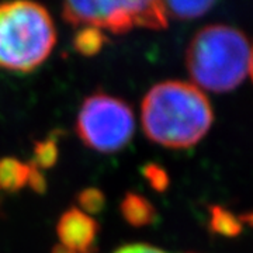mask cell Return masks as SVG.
I'll return each instance as SVG.
<instances>
[{"instance_id":"6da1fadb","label":"cell","mask_w":253,"mask_h":253,"mask_svg":"<svg viewBox=\"0 0 253 253\" xmlns=\"http://www.w3.org/2000/svg\"><path fill=\"white\" fill-rule=\"evenodd\" d=\"M212 118L206 93L187 82H161L145 94L141 104L145 135L172 149L190 148L201 141Z\"/></svg>"},{"instance_id":"7a4b0ae2","label":"cell","mask_w":253,"mask_h":253,"mask_svg":"<svg viewBox=\"0 0 253 253\" xmlns=\"http://www.w3.org/2000/svg\"><path fill=\"white\" fill-rule=\"evenodd\" d=\"M251 44L234 27L212 24L201 28L190 42L186 65L200 90L225 93L239 86L249 73Z\"/></svg>"},{"instance_id":"3957f363","label":"cell","mask_w":253,"mask_h":253,"mask_svg":"<svg viewBox=\"0 0 253 253\" xmlns=\"http://www.w3.org/2000/svg\"><path fill=\"white\" fill-rule=\"evenodd\" d=\"M56 31L48 10L33 1L0 4V68L31 72L52 52Z\"/></svg>"},{"instance_id":"277c9868","label":"cell","mask_w":253,"mask_h":253,"mask_svg":"<svg viewBox=\"0 0 253 253\" xmlns=\"http://www.w3.org/2000/svg\"><path fill=\"white\" fill-rule=\"evenodd\" d=\"M63 18L72 26L124 34L134 27L161 30L168 26L162 1H66Z\"/></svg>"},{"instance_id":"5b68a950","label":"cell","mask_w":253,"mask_h":253,"mask_svg":"<svg viewBox=\"0 0 253 253\" xmlns=\"http://www.w3.org/2000/svg\"><path fill=\"white\" fill-rule=\"evenodd\" d=\"M135 120L126 101L106 93H94L81 106L76 131L91 149L111 154L123 149L134 135Z\"/></svg>"},{"instance_id":"8992f818","label":"cell","mask_w":253,"mask_h":253,"mask_svg":"<svg viewBox=\"0 0 253 253\" xmlns=\"http://www.w3.org/2000/svg\"><path fill=\"white\" fill-rule=\"evenodd\" d=\"M97 229V222L91 215L79 208H71L59 218L56 234L61 241L59 245L71 252L93 253Z\"/></svg>"},{"instance_id":"52a82bcc","label":"cell","mask_w":253,"mask_h":253,"mask_svg":"<svg viewBox=\"0 0 253 253\" xmlns=\"http://www.w3.org/2000/svg\"><path fill=\"white\" fill-rule=\"evenodd\" d=\"M33 165L20 162L16 158H4L0 161V189L17 191L30 184Z\"/></svg>"},{"instance_id":"ba28073f","label":"cell","mask_w":253,"mask_h":253,"mask_svg":"<svg viewBox=\"0 0 253 253\" xmlns=\"http://www.w3.org/2000/svg\"><path fill=\"white\" fill-rule=\"evenodd\" d=\"M121 212L124 219L132 226L149 225L156 217V211L152 204L142 196L134 193H128L123 200Z\"/></svg>"},{"instance_id":"9c48e42d","label":"cell","mask_w":253,"mask_h":253,"mask_svg":"<svg viewBox=\"0 0 253 253\" xmlns=\"http://www.w3.org/2000/svg\"><path fill=\"white\" fill-rule=\"evenodd\" d=\"M106 41V34L99 28L82 27L73 38V46L83 56H94L101 51Z\"/></svg>"},{"instance_id":"30bf717a","label":"cell","mask_w":253,"mask_h":253,"mask_svg":"<svg viewBox=\"0 0 253 253\" xmlns=\"http://www.w3.org/2000/svg\"><path fill=\"white\" fill-rule=\"evenodd\" d=\"M163 10L166 17L189 20L206 14L208 10L214 6L212 1L201 0V1H162Z\"/></svg>"},{"instance_id":"8fae6325","label":"cell","mask_w":253,"mask_h":253,"mask_svg":"<svg viewBox=\"0 0 253 253\" xmlns=\"http://www.w3.org/2000/svg\"><path fill=\"white\" fill-rule=\"evenodd\" d=\"M210 225L214 232L225 236H235L241 232V222L235 215L225 211L221 207L211 208V221Z\"/></svg>"},{"instance_id":"7c38bea8","label":"cell","mask_w":253,"mask_h":253,"mask_svg":"<svg viewBox=\"0 0 253 253\" xmlns=\"http://www.w3.org/2000/svg\"><path fill=\"white\" fill-rule=\"evenodd\" d=\"M56 156H58L56 142L52 139H48V141L37 144L36 152H34V162L31 165L36 166L37 169L51 168L56 162Z\"/></svg>"},{"instance_id":"4fadbf2b","label":"cell","mask_w":253,"mask_h":253,"mask_svg":"<svg viewBox=\"0 0 253 253\" xmlns=\"http://www.w3.org/2000/svg\"><path fill=\"white\" fill-rule=\"evenodd\" d=\"M79 204L83 212L86 214H96L104 207V194L97 189H86L79 194Z\"/></svg>"},{"instance_id":"5bb4252c","label":"cell","mask_w":253,"mask_h":253,"mask_svg":"<svg viewBox=\"0 0 253 253\" xmlns=\"http://www.w3.org/2000/svg\"><path fill=\"white\" fill-rule=\"evenodd\" d=\"M145 174L148 176V179H149L151 184L154 186L155 189L163 190L168 186V176L162 169L155 168V166H149V168H146Z\"/></svg>"},{"instance_id":"9a60e30c","label":"cell","mask_w":253,"mask_h":253,"mask_svg":"<svg viewBox=\"0 0 253 253\" xmlns=\"http://www.w3.org/2000/svg\"><path fill=\"white\" fill-rule=\"evenodd\" d=\"M114 253H166V252L162 251V249H159V248L151 246V245L132 244V245H126V246L120 248V249L116 251Z\"/></svg>"},{"instance_id":"2e32d148","label":"cell","mask_w":253,"mask_h":253,"mask_svg":"<svg viewBox=\"0 0 253 253\" xmlns=\"http://www.w3.org/2000/svg\"><path fill=\"white\" fill-rule=\"evenodd\" d=\"M249 75L253 81V44L251 45V59H249Z\"/></svg>"},{"instance_id":"e0dca14e","label":"cell","mask_w":253,"mask_h":253,"mask_svg":"<svg viewBox=\"0 0 253 253\" xmlns=\"http://www.w3.org/2000/svg\"><path fill=\"white\" fill-rule=\"evenodd\" d=\"M246 219H249V221H251V224L253 225V214H252V215H249V217L246 218Z\"/></svg>"}]
</instances>
